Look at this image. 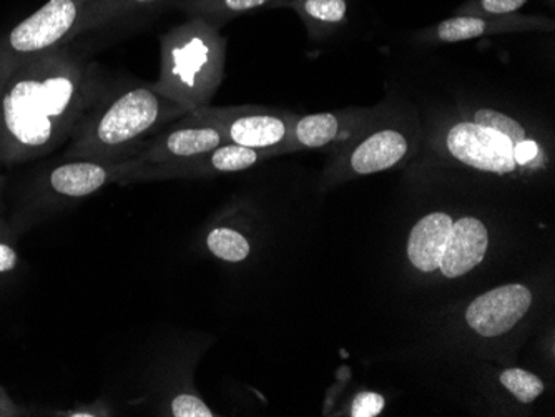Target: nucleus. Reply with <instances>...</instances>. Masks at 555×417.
<instances>
[{"label":"nucleus","instance_id":"nucleus-1","mask_svg":"<svg viewBox=\"0 0 555 417\" xmlns=\"http://www.w3.org/2000/svg\"><path fill=\"white\" fill-rule=\"evenodd\" d=\"M82 40L25 58L0 77V158L22 160L72 139L107 86Z\"/></svg>","mask_w":555,"mask_h":417},{"label":"nucleus","instance_id":"nucleus-2","mask_svg":"<svg viewBox=\"0 0 555 417\" xmlns=\"http://www.w3.org/2000/svg\"><path fill=\"white\" fill-rule=\"evenodd\" d=\"M189 114L168 101L154 83L111 80L72 135L67 158L125 161L165 126Z\"/></svg>","mask_w":555,"mask_h":417},{"label":"nucleus","instance_id":"nucleus-3","mask_svg":"<svg viewBox=\"0 0 555 417\" xmlns=\"http://www.w3.org/2000/svg\"><path fill=\"white\" fill-rule=\"evenodd\" d=\"M227 39L199 17H189L160 37V77L155 90L189 112L207 107L223 82Z\"/></svg>","mask_w":555,"mask_h":417},{"label":"nucleus","instance_id":"nucleus-4","mask_svg":"<svg viewBox=\"0 0 555 417\" xmlns=\"http://www.w3.org/2000/svg\"><path fill=\"white\" fill-rule=\"evenodd\" d=\"M444 148L452 160L492 175L545 165L538 140L529 136L519 120L494 108H477L467 120L449 127Z\"/></svg>","mask_w":555,"mask_h":417},{"label":"nucleus","instance_id":"nucleus-5","mask_svg":"<svg viewBox=\"0 0 555 417\" xmlns=\"http://www.w3.org/2000/svg\"><path fill=\"white\" fill-rule=\"evenodd\" d=\"M89 0H49L0 39V77L25 58L72 42L79 36Z\"/></svg>","mask_w":555,"mask_h":417},{"label":"nucleus","instance_id":"nucleus-6","mask_svg":"<svg viewBox=\"0 0 555 417\" xmlns=\"http://www.w3.org/2000/svg\"><path fill=\"white\" fill-rule=\"evenodd\" d=\"M196 114L214 121L227 143L254 151H271L285 155L286 142L292 133L296 115L280 108L242 105V107L198 108Z\"/></svg>","mask_w":555,"mask_h":417},{"label":"nucleus","instance_id":"nucleus-7","mask_svg":"<svg viewBox=\"0 0 555 417\" xmlns=\"http://www.w3.org/2000/svg\"><path fill=\"white\" fill-rule=\"evenodd\" d=\"M223 143L227 140L214 121L196 112H189L146 139L129 160L135 161L139 168L145 165L171 164L207 154Z\"/></svg>","mask_w":555,"mask_h":417},{"label":"nucleus","instance_id":"nucleus-8","mask_svg":"<svg viewBox=\"0 0 555 417\" xmlns=\"http://www.w3.org/2000/svg\"><path fill=\"white\" fill-rule=\"evenodd\" d=\"M413 152V136L399 127L373 129V123L354 142L343 148L333 165L336 175L364 177L398 167Z\"/></svg>","mask_w":555,"mask_h":417},{"label":"nucleus","instance_id":"nucleus-9","mask_svg":"<svg viewBox=\"0 0 555 417\" xmlns=\"http://www.w3.org/2000/svg\"><path fill=\"white\" fill-rule=\"evenodd\" d=\"M276 157L271 151H254L246 146L223 143L215 151L196 155L182 161L171 164L145 165L137 168L124 180V185L135 182H152V180L185 179V177H215L227 173H238L257 167L268 158Z\"/></svg>","mask_w":555,"mask_h":417},{"label":"nucleus","instance_id":"nucleus-10","mask_svg":"<svg viewBox=\"0 0 555 417\" xmlns=\"http://www.w3.org/2000/svg\"><path fill=\"white\" fill-rule=\"evenodd\" d=\"M374 110L324 112L296 115L285 154L299 151H321L330 146L354 142L373 123Z\"/></svg>","mask_w":555,"mask_h":417},{"label":"nucleus","instance_id":"nucleus-11","mask_svg":"<svg viewBox=\"0 0 555 417\" xmlns=\"http://www.w3.org/2000/svg\"><path fill=\"white\" fill-rule=\"evenodd\" d=\"M177 0H89L83 9L79 36L75 40L99 42L137 29L155 14L173 9Z\"/></svg>","mask_w":555,"mask_h":417},{"label":"nucleus","instance_id":"nucleus-12","mask_svg":"<svg viewBox=\"0 0 555 417\" xmlns=\"http://www.w3.org/2000/svg\"><path fill=\"white\" fill-rule=\"evenodd\" d=\"M532 307V291L527 286H499L476 298L466 310V323L485 338L506 335Z\"/></svg>","mask_w":555,"mask_h":417},{"label":"nucleus","instance_id":"nucleus-13","mask_svg":"<svg viewBox=\"0 0 555 417\" xmlns=\"http://www.w3.org/2000/svg\"><path fill=\"white\" fill-rule=\"evenodd\" d=\"M554 22L538 15H473L454 14L429 30L436 42L457 43L481 39L494 34L526 32V30H552Z\"/></svg>","mask_w":555,"mask_h":417},{"label":"nucleus","instance_id":"nucleus-14","mask_svg":"<svg viewBox=\"0 0 555 417\" xmlns=\"http://www.w3.org/2000/svg\"><path fill=\"white\" fill-rule=\"evenodd\" d=\"M488 247L489 232L485 223L474 217L460 218L452 222L439 270L446 278H461L485 260Z\"/></svg>","mask_w":555,"mask_h":417},{"label":"nucleus","instance_id":"nucleus-15","mask_svg":"<svg viewBox=\"0 0 555 417\" xmlns=\"http://www.w3.org/2000/svg\"><path fill=\"white\" fill-rule=\"evenodd\" d=\"M451 226L452 218L441 211L426 214L413 226L408 239V258L420 272L439 270Z\"/></svg>","mask_w":555,"mask_h":417},{"label":"nucleus","instance_id":"nucleus-16","mask_svg":"<svg viewBox=\"0 0 555 417\" xmlns=\"http://www.w3.org/2000/svg\"><path fill=\"white\" fill-rule=\"evenodd\" d=\"M292 9L311 40H323L348 22V0H282L274 9Z\"/></svg>","mask_w":555,"mask_h":417},{"label":"nucleus","instance_id":"nucleus-17","mask_svg":"<svg viewBox=\"0 0 555 417\" xmlns=\"http://www.w3.org/2000/svg\"><path fill=\"white\" fill-rule=\"evenodd\" d=\"M282 0H177L173 9L189 17L205 18L211 26L221 29L233 18L251 14L260 9H274Z\"/></svg>","mask_w":555,"mask_h":417},{"label":"nucleus","instance_id":"nucleus-18","mask_svg":"<svg viewBox=\"0 0 555 417\" xmlns=\"http://www.w3.org/2000/svg\"><path fill=\"white\" fill-rule=\"evenodd\" d=\"M207 247L215 258L227 263H242L251 253L248 238L238 230L227 229V226L214 229L208 233Z\"/></svg>","mask_w":555,"mask_h":417},{"label":"nucleus","instance_id":"nucleus-19","mask_svg":"<svg viewBox=\"0 0 555 417\" xmlns=\"http://www.w3.org/2000/svg\"><path fill=\"white\" fill-rule=\"evenodd\" d=\"M501 385L507 391L513 392V396L524 404L532 403L545 391L544 382L538 376L524 372V369H507L502 373Z\"/></svg>","mask_w":555,"mask_h":417},{"label":"nucleus","instance_id":"nucleus-20","mask_svg":"<svg viewBox=\"0 0 555 417\" xmlns=\"http://www.w3.org/2000/svg\"><path fill=\"white\" fill-rule=\"evenodd\" d=\"M527 4L529 0H467L456 14L516 15Z\"/></svg>","mask_w":555,"mask_h":417},{"label":"nucleus","instance_id":"nucleus-21","mask_svg":"<svg viewBox=\"0 0 555 417\" xmlns=\"http://www.w3.org/2000/svg\"><path fill=\"white\" fill-rule=\"evenodd\" d=\"M170 416L173 417H214V411L202 398L192 392H180L170 400Z\"/></svg>","mask_w":555,"mask_h":417},{"label":"nucleus","instance_id":"nucleus-22","mask_svg":"<svg viewBox=\"0 0 555 417\" xmlns=\"http://www.w3.org/2000/svg\"><path fill=\"white\" fill-rule=\"evenodd\" d=\"M386 400L377 392L364 391L360 392L354 401H352V417H376L385 409Z\"/></svg>","mask_w":555,"mask_h":417},{"label":"nucleus","instance_id":"nucleus-23","mask_svg":"<svg viewBox=\"0 0 555 417\" xmlns=\"http://www.w3.org/2000/svg\"><path fill=\"white\" fill-rule=\"evenodd\" d=\"M17 266V253L8 243L0 242V273L11 272Z\"/></svg>","mask_w":555,"mask_h":417}]
</instances>
